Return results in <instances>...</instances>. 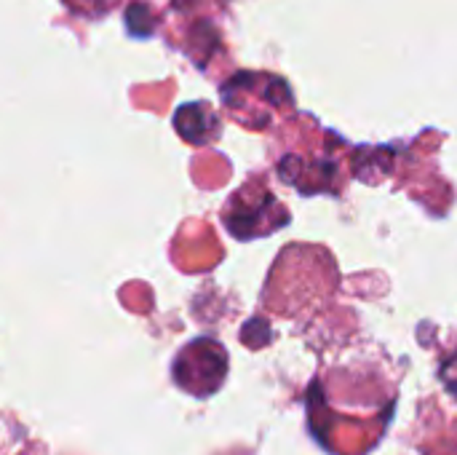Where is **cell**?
<instances>
[{"label": "cell", "mask_w": 457, "mask_h": 455, "mask_svg": "<svg viewBox=\"0 0 457 455\" xmlns=\"http://www.w3.org/2000/svg\"><path fill=\"white\" fill-rule=\"evenodd\" d=\"M228 378V351L214 338H195L179 349L171 362V381L185 394L206 400L222 389Z\"/></svg>", "instance_id": "1"}, {"label": "cell", "mask_w": 457, "mask_h": 455, "mask_svg": "<svg viewBox=\"0 0 457 455\" xmlns=\"http://www.w3.org/2000/svg\"><path fill=\"white\" fill-rule=\"evenodd\" d=\"M222 223L236 239L249 241L254 236H265L284 228L289 217L270 190L252 182L230 196V201L222 209Z\"/></svg>", "instance_id": "2"}]
</instances>
